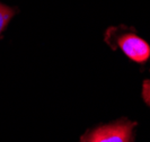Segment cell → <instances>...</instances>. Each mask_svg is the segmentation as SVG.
<instances>
[{
  "label": "cell",
  "mask_w": 150,
  "mask_h": 142,
  "mask_svg": "<svg viewBox=\"0 0 150 142\" xmlns=\"http://www.w3.org/2000/svg\"><path fill=\"white\" fill-rule=\"evenodd\" d=\"M141 95H142V98H143V100H144V103L150 107V80L149 79H146V80L143 81Z\"/></svg>",
  "instance_id": "4"
},
{
  "label": "cell",
  "mask_w": 150,
  "mask_h": 142,
  "mask_svg": "<svg viewBox=\"0 0 150 142\" xmlns=\"http://www.w3.org/2000/svg\"><path fill=\"white\" fill-rule=\"evenodd\" d=\"M116 45L129 59L139 64H144L150 58V45L138 35L125 33L116 40Z\"/></svg>",
  "instance_id": "2"
},
{
  "label": "cell",
  "mask_w": 150,
  "mask_h": 142,
  "mask_svg": "<svg viewBox=\"0 0 150 142\" xmlns=\"http://www.w3.org/2000/svg\"><path fill=\"white\" fill-rule=\"evenodd\" d=\"M135 125L134 122L120 120L87 132L80 142H132Z\"/></svg>",
  "instance_id": "1"
},
{
  "label": "cell",
  "mask_w": 150,
  "mask_h": 142,
  "mask_svg": "<svg viewBox=\"0 0 150 142\" xmlns=\"http://www.w3.org/2000/svg\"><path fill=\"white\" fill-rule=\"evenodd\" d=\"M13 15H14L13 9H10V8H8L0 4V33L6 27V25L10 20Z\"/></svg>",
  "instance_id": "3"
}]
</instances>
